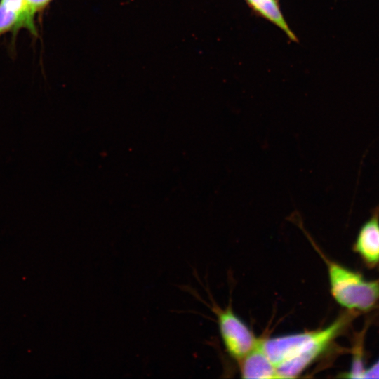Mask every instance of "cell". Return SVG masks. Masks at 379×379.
<instances>
[{
  "label": "cell",
  "instance_id": "11",
  "mask_svg": "<svg viewBox=\"0 0 379 379\" xmlns=\"http://www.w3.org/2000/svg\"><path fill=\"white\" fill-rule=\"evenodd\" d=\"M363 378H379V359L366 368Z\"/></svg>",
  "mask_w": 379,
  "mask_h": 379
},
{
  "label": "cell",
  "instance_id": "1",
  "mask_svg": "<svg viewBox=\"0 0 379 379\" xmlns=\"http://www.w3.org/2000/svg\"><path fill=\"white\" fill-rule=\"evenodd\" d=\"M358 315L345 310L324 328L260 338V345L279 378H298L331 348Z\"/></svg>",
  "mask_w": 379,
  "mask_h": 379
},
{
  "label": "cell",
  "instance_id": "3",
  "mask_svg": "<svg viewBox=\"0 0 379 379\" xmlns=\"http://www.w3.org/2000/svg\"><path fill=\"white\" fill-rule=\"evenodd\" d=\"M220 335L228 354L239 362L258 344L252 330L232 310L231 307L222 309L213 307Z\"/></svg>",
  "mask_w": 379,
  "mask_h": 379
},
{
  "label": "cell",
  "instance_id": "5",
  "mask_svg": "<svg viewBox=\"0 0 379 379\" xmlns=\"http://www.w3.org/2000/svg\"><path fill=\"white\" fill-rule=\"evenodd\" d=\"M238 364L243 378H279L274 365L261 347L260 338L256 346Z\"/></svg>",
  "mask_w": 379,
  "mask_h": 379
},
{
  "label": "cell",
  "instance_id": "9",
  "mask_svg": "<svg viewBox=\"0 0 379 379\" xmlns=\"http://www.w3.org/2000/svg\"><path fill=\"white\" fill-rule=\"evenodd\" d=\"M8 8L15 11L20 17L21 27H25L33 34H36L34 19L31 18L27 14L24 0H1Z\"/></svg>",
  "mask_w": 379,
  "mask_h": 379
},
{
  "label": "cell",
  "instance_id": "2",
  "mask_svg": "<svg viewBox=\"0 0 379 379\" xmlns=\"http://www.w3.org/2000/svg\"><path fill=\"white\" fill-rule=\"evenodd\" d=\"M321 255L326 264L331 294L339 305L357 314L378 306L379 279H367L361 272Z\"/></svg>",
  "mask_w": 379,
  "mask_h": 379
},
{
  "label": "cell",
  "instance_id": "6",
  "mask_svg": "<svg viewBox=\"0 0 379 379\" xmlns=\"http://www.w3.org/2000/svg\"><path fill=\"white\" fill-rule=\"evenodd\" d=\"M245 1L254 13L276 25L291 41H298L283 15L278 0H245Z\"/></svg>",
  "mask_w": 379,
  "mask_h": 379
},
{
  "label": "cell",
  "instance_id": "4",
  "mask_svg": "<svg viewBox=\"0 0 379 379\" xmlns=\"http://www.w3.org/2000/svg\"><path fill=\"white\" fill-rule=\"evenodd\" d=\"M353 251L366 267H379V206L361 225L353 244Z\"/></svg>",
  "mask_w": 379,
  "mask_h": 379
},
{
  "label": "cell",
  "instance_id": "7",
  "mask_svg": "<svg viewBox=\"0 0 379 379\" xmlns=\"http://www.w3.org/2000/svg\"><path fill=\"white\" fill-rule=\"evenodd\" d=\"M362 334L357 339L352 350V359L350 369L342 374L341 377L346 378H363L366 367L364 364Z\"/></svg>",
  "mask_w": 379,
  "mask_h": 379
},
{
  "label": "cell",
  "instance_id": "8",
  "mask_svg": "<svg viewBox=\"0 0 379 379\" xmlns=\"http://www.w3.org/2000/svg\"><path fill=\"white\" fill-rule=\"evenodd\" d=\"M20 27L19 15L0 1V35Z\"/></svg>",
  "mask_w": 379,
  "mask_h": 379
},
{
  "label": "cell",
  "instance_id": "10",
  "mask_svg": "<svg viewBox=\"0 0 379 379\" xmlns=\"http://www.w3.org/2000/svg\"><path fill=\"white\" fill-rule=\"evenodd\" d=\"M52 0H24L27 14L34 19L36 13L46 8Z\"/></svg>",
  "mask_w": 379,
  "mask_h": 379
}]
</instances>
